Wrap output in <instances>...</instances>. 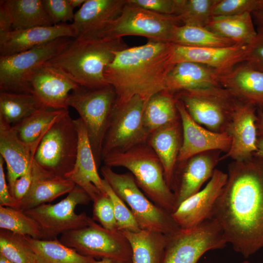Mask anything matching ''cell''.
<instances>
[{
  "instance_id": "cell-1",
  "label": "cell",
  "mask_w": 263,
  "mask_h": 263,
  "mask_svg": "<svg viewBox=\"0 0 263 263\" xmlns=\"http://www.w3.org/2000/svg\"><path fill=\"white\" fill-rule=\"evenodd\" d=\"M209 217L221 226L227 243L248 258L263 248V158L233 161Z\"/></svg>"
},
{
  "instance_id": "cell-2",
  "label": "cell",
  "mask_w": 263,
  "mask_h": 263,
  "mask_svg": "<svg viewBox=\"0 0 263 263\" xmlns=\"http://www.w3.org/2000/svg\"><path fill=\"white\" fill-rule=\"evenodd\" d=\"M173 44L149 39L146 44L115 53L104 70L105 78L114 90L115 105L120 106L138 95L146 102L165 91L172 62Z\"/></svg>"
},
{
  "instance_id": "cell-3",
  "label": "cell",
  "mask_w": 263,
  "mask_h": 263,
  "mask_svg": "<svg viewBox=\"0 0 263 263\" xmlns=\"http://www.w3.org/2000/svg\"><path fill=\"white\" fill-rule=\"evenodd\" d=\"M128 48L122 38L78 37L45 64L53 67L80 87L98 89L109 86L104 70L115 53Z\"/></svg>"
},
{
  "instance_id": "cell-4",
  "label": "cell",
  "mask_w": 263,
  "mask_h": 263,
  "mask_svg": "<svg viewBox=\"0 0 263 263\" xmlns=\"http://www.w3.org/2000/svg\"><path fill=\"white\" fill-rule=\"evenodd\" d=\"M102 159L106 166L128 169L139 188L156 205L170 214L176 209L175 196L166 182L163 166L147 143L110 153Z\"/></svg>"
},
{
  "instance_id": "cell-5",
  "label": "cell",
  "mask_w": 263,
  "mask_h": 263,
  "mask_svg": "<svg viewBox=\"0 0 263 263\" xmlns=\"http://www.w3.org/2000/svg\"><path fill=\"white\" fill-rule=\"evenodd\" d=\"M101 172L114 192L129 207L141 229L168 236L181 230L170 213L156 205L142 192L131 173H118L106 165Z\"/></svg>"
},
{
  "instance_id": "cell-6",
  "label": "cell",
  "mask_w": 263,
  "mask_h": 263,
  "mask_svg": "<svg viewBox=\"0 0 263 263\" xmlns=\"http://www.w3.org/2000/svg\"><path fill=\"white\" fill-rule=\"evenodd\" d=\"M115 99L111 85L94 90L80 86L70 93L68 99L69 107L77 111L85 126L97 167Z\"/></svg>"
},
{
  "instance_id": "cell-7",
  "label": "cell",
  "mask_w": 263,
  "mask_h": 263,
  "mask_svg": "<svg viewBox=\"0 0 263 263\" xmlns=\"http://www.w3.org/2000/svg\"><path fill=\"white\" fill-rule=\"evenodd\" d=\"M77 145V129L68 110L43 135L33 160L44 170L65 177L75 165Z\"/></svg>"
},
{
  "instance_id": "cell-8",
  "label": "cell",
  "mask_w": 263,
  "mask_h": 263,
  "mask_svg": "<svg viewBox=\"0 0 263 263\" xmlns=\"http://www.w3.org/2000/svg\"><path fill=\"white\" fill-rule=\"evenodd\" d=\"M174 95L194 121L216 132H227L240 101L221 86L183 91Z\"/></svg>"
},
{
  "instance_id": "cell-9",
  "label": "cell",
  "mask_w": 263,
  "mask_h": 263,
  "mask_svg": "<svg viewBox=\"0 0 263 263\" xmlns=\"http://www.w3.org/2000/svg\"><path fill=\"white\" fill-rule=\"evenodd\" d=\"M74 38H61L24 52L0 57V92L32 94L30 81L33 74L63 52Z\"/></svg>"
},
{
  "instance_id": "cell-10",
  "label": "cell",
  "mask_w": 263,
  "mask_h": 263,
  "mask_svg": "<svg viewBox=\"0 0 263 263\" xmlns=\"http://www.w3.org/2000/svg\"><path fill=\"white\" fill-rule=\"evenodd\" d=\"M59 241L79 253L119 262H132L131 245L120 231L107 229L91 218L89 225L60 236Z\"/></svg>"
},
{
  "instance_id": "cell-11",
  "label": "cell",
  "mask_w": 263,
  "mask_h": 263,
  "mask_svg": "<svg viewBox=\"0 0 263 263\" xmlns=\"http://www.w3.org/2000/svg\"><path fill=\"white\" fill-rule=\"evenodd\" d=\"M180 23L175 15L154 12L127 0L119 17L97 38L139 36L171 43L174 29Z\"/></svg>"
},
{
  "instance_id": "cell-12",
  "label": "cell",
  "mask_w": 263,
  "mask_h": 263,
  "mask_svg": "<svg viewBox=\"0 0 263 263\" xmlns=\"http://www.w3.org/2000/svg\"><path fill=\"white\" fill-rule=\"evenodd\" d=\"M226 244L219 224L209 217L194 228L169 236L160 263H197L207 251Z\"/></svg>"
},
{
  "instance_id": "cell-13",
  "label": "cell",
  "mask_w": 263,
  "mask_h": 263,
  "mask_svg": "<svg viewBox=\"0 0 263 263\" xmlns=\"http://www.w3.org/2000/svg\"><path fill=\"white\" fill-rule=\"evenodd\" d=\"M92 201L88 193L75 185L67 196L54 204H44L24 211L38 225L44 240L57 238L68 231L87 226L91 219L85 212L77 214V205H87Z\"/></svg>"
},
{
  "instance_id": "cell-14",
  "label": "cell",
  "mask_w": 263,
  "mask_h": 263,
  "mask_svg": "<svg viewBox=\"0 0 263 263\" xmlns=\"http://www.w3.org/2000/svg\"><path fill=\"white\" fill-rule=\"evenodd\" d=\"M146 103L135 95L123 104L114 105L103 144L102 158L110 153L124 151L146 143L149 134L142 120Z\"/></svg>"
},
{
  "instance_id": "cell-15",
  "label": "cell",
  "mask_w": 263,
  "mask_h": 263,
  "mask_svg": "<svg viewBox=\"0 0 263 263\" xmlns=\"http://www.w3.org/2000/svg\"><path fill=\"white\" fill-rule=\"evenodd\" d=\"M227 179V173L215 169L206 186L183 201L171 214L183 230L194 228L209 218Z\"/></svg>"
},
{
  "instance_id": "cell-16",
  "label": "cell",
  "mask_w": 263,
  "mask_h": 263,
  "mask_svg": "<svg viewBox=\"0 0 263 263\" xmlns=\"http://www.w3.org/2000/svg\"><path fill=\"white\" fill-rule=\"evenodd\" d=\"M176 107L182 129V143L177 163L205 151L220 150L226 153L229 150L232 139L228 133L211 131L198 124L192 119L184 104L177 98Z\"/></svg>"
},
{
  "instance_id": "cell-17",
  "label": "cell",
  "mask_w": 263,
  "mask_h": 263,
  "mask_svg": "<svg viewBox=\"0 0 263 263\" xmlns=\"http://www.w3.org/2000/svg\"><path fill=\"white\" fill-rule=\"evenodd\" d=\"M221 152L205 151L177 163L172 189L176 208L183 201L200 190L204 183L211 177L215 166L220 161Z\"/></svg>"
},
{
  "instance_id": "cell-18",
  "label": "cell",
  "mask_w": 263,
  "mask_h": 263,
  "mask_svg": "<svg viewBox=\"0 0 263 263\" xmlns=\"http://www.w3.org/2000/svg\"><path fill=\"white\" fill-rule=\"evenodd\" d=\"M30 84L33 94L43 108L68 110L70 92L80 86L58 69L45 64L32 75Z\"/></svg>"
},
{
  "instance_id": "cell-19",
  "label": "cell",
  "mask_w": 263,
  "mask_h": 263,
  "mask_svg": "<svg viewBox=\"0 0 263 263\" xmlns=\"http://www.w3.org/2000/svg\"><path fill=\"white\" fill-rule=\"evenodd\" d=\"M172 62H193L211 67L220 74L245 61L248 45L236 44L221 47H195L173 44Z\"/></svg>"
},
{
  "instance_id": "cell-20",
  "label": "cell",
  "mask_w": 263,
  "mask_h": 263,
  "mask_svg": "<svg viewBox=\"0 0 263 263\" xmlns=\"http://www.w3.org/2000/svg\"><path fill=\"white\" fill-rule=\"evenodd\" d=\"M78 133L76 157L73 169L65 176L83 189L93 202L107 195L97 172V166L86 129L79 117L74 119Z\"/></svg>"
},
{
  "instance_id": "cell-21",
  "label": "cell",
  "mask_w": 263,
  "mask_h": 263,
  "mask_svg": "<svg viewBox=\"0 0 263 263\" xmlns=\"http://www.w3.org/2000/svg\"><path fill=\"white\" fill-rule=\"evenodd\" d=\"M77 36L76 29L73 23L12 30L0 35V57L24 52L59 38H76Z\"/></svg>"
},
{
  "instance_id": "cell-22",
  "label": "cell",
  "mask_w": 263,
  "mask_h": 263,
  "mask_svg": "<svg viewBox=\"0 0 263 263\" xmlns=\"http://www.w3.org/2000/svg\"><path fill=\"white\" fill-rule=\"evenodd\" d=\"M256 108L252 104L239 101L227 130L232 139L231 146L220 161L227 158L233 161L244 160L252 156L256 151Z\"/></svg>"
},
{
  "instance_id": "cell-23",
  "label": "cell",
  "mask_w": 263,
  "mask_h": 263,
  "mask_svg": "<svg viewBox=\"0 0 263 263\" xmlns=\"http://www.w3.org/2000/svg\"><path fill=\"white\" fill-rule=\"evenodd\" d=\"M127 0H86L75 14L78 37L97 38L120 16Z\"/></svg>"
},
{
  "instance_id": "cell-24",
  "label": "cell",
  "mask_w": 263,
  "mask_h": 263,
  "mask_svg": "<svg viewBox=\"0 0 263 263\" xmlns=\"http://www.w3.org/2000/svg\"><path fill=\"white\" fill-rule=\"evenodd\" d=\"M39 143L33 145L24 143L11 126L0 121V153L6 164L8 186L12 195L16 181L31 165Z\"/></svg>"
},
{
  "instance_id": "cell-25",
  "label": "cell",
  "mask_w": 263,
  "mask_h": 263,
  "mask_svg": "<svg viewBox=\"0 0 263 263\" xmlns=\"http://www.w3.org/2000/svg\"><path fill=\"white\" fill-rule=\"evenodd\" d=\"M32 173L30 188L17 208L22 211L50 202L69 193L76 185L69 179L44 170L34 160L32 164Z\"/></svg>"
},
{
  "instance_id": "cell-26",
  "label": "cell",
  "mask_w": 263,
  "mask_h": 263,
  "mask_svg": "<svg viewBox=\"0 0 263 263\" xmlns=\"http://www.w3.org/2000/svg\"><path fill=\"white\" fill-rule=\"evenodd\" d=\"M218 82L238 100L256 107L263 106V72L245 62L219 74Z\"/></svg>"
},
{
  "instance_id": "cell-27",
  "label": "cell",
  "mask_w": 263,
  "mask_h": 263,
  "mask_svg": "<svg viewBox=\"0 0 263 263\" xmlns=\"http://www.w3.org/2000/svg\"><path fill=\"white\" fill-rule=\"evenodd\" d=\"M146 143L159 158L166 182L172 190L177 159L182 143L180 118L153 131L149 135Z\"/></svg>"
},
{
  "instance_id": "cell-28",
  "label": "cell",
  "mask_w": 263,
  "mask_h": 263,
  "mask_svg": "<svg viewBox=\"0 0 263 263\" xmlns=\"http://www.w3.org/2000/svg\"><path fill=\"white\" fill-rule=\"evenodd\" d=\"M219 74L216 70L200 63H177L174 64L167 75L164 91L175 94L183 91L220 86Z\"/></svg>"
},
{
  "instance_id": "cell-29",
  "label": "cell",
  "mask_w": 263,
  "mask_h": 263,
  "mask_svg": "<svg viewBox=\"0 0 263 263\" xmlns=\"http://www.w3.org/2000/svg\"><path fill=\"white\" fill-rule=\"evenodd\" d=\"M128 240L132 250V263H160L168 236L141 229L137 232L120 231Z\"/></svg>"
},
{
  "instance_id": "cell-30",
  "label": "cell",
  "mask_w": 263,
  "mask_h": 263,
  "mask_svg": "<svg viewBox=\"0 0 263 263\" xmlns=\"http://www.w3.org/2000/svg\"><path fill=\"white\" fill-rule=\"evenodd\" d=\"M205 28L222 38L236 44L249 45L255 39L256 31L251 14L211 17Z\"/></svg>"
},
{
  "instance_id": "cell-31",
  "label": "cell",
  "mask_w": 263,
  "mask_h": 263,
  "mask_svg": "<svg viewBox=\"0 0 263 263\" xmlns=\"http://www.w3.org/2000/svg\"><path fill=\"white\" fill-rule=\"evenodd\" d=\"M36 255L38 263H94V258L82 255L57 238L36 239L24 236Z\"/></svg>"
},
{
  "instance_id": "cell-32",
  "label": "cell",
  "mask_w": 263,
  "mask_h": 263,
  "mask_svg": "<svg viewBox=\"0 0 263 263\" xmlns=\"http://www.w3.org/2000/svg\"><path fill=\"white\" fill-rule=\"evenodd\" d=\"M179 118L176 98L174 94L164 91L147 101L142 115L143 125L149 134Z\"/></svg>"
},
{
  "instance_id": "cell-33",
  "label": "cell",
  "mask_w": 263,
  "mask_h": 263,
  "mask_svg": "<svg viewBox=\"0 0 263 263\" xmlns=\"http://www.w3.org/2000/svg\"><path fill=\"white\" fill-rule=\"evenodd\" d=\"M12 19V30L54 25L42 0H4Z\"/></svg>"
},
{
  "instance_id": "cell-34",
  "label": "cell",
  "mask_w": 263,
  "mask_h": 263,
  "mask_svg": "<svg viewBox=\"0 0 263 263\" xmlns=\"http://www.w3.org/2000/svg\"><path fill=\"white\" fill-rule=\"evenodd\" d=\"M43 108L32 94L0 92V121L10 126Z\"/></svg>"
},
{
  "instance_id": "cell-35",
  "label": "cell",
  "mask_w": 263,
  "mask_h": 263,
  "mask_svg": "<svg viewBox=\"0 0 263 263\" xmlns=\"http://www.w3.org/2000/svg\"><path fill=\"white\" fill-rule=\"evenodd\" d=\"M68 110L43 108L12 127L21 141L33 145L39 142L51 126Z\"/></svg>"
},
{
  "instance_id": "cell-36",
  "label": "cell",
  "mask_w": 263,
  "mask_h": 263,
  "mask_svg": "<svg viewBox=\"0 0 263 263\" xmlns=\"http://www.w3.org/2000/svg\"><path fill=\"white\" fill-rule=\"evenodd\" d=\"M171 43L195 47H221L236 44L204 27L181 25L173 32Z\"/></svg>"
},
{
  "instance_id": "cell-37",
  "label": "cell",
  "mask_w": 263,
  "mask_h": 263,
  "mask_svg": "<svg viewBox=\"0 0 263 263\" xmlns=\"http://www.w3.org/2000/svg\"><path fill=\"white\" fill-rule=\"evenodd\" d=\"M0 228L22 236L44 240L40 227L32 218L19 209L0 206Z\"/></svg>"
},
{
  "instance_id": "cell-38",
  "label": "cell",
  "mask_w": 263,
  "mask_h": 263,
  "mask_svg": "<svg viewBox=\"0 0 263 263\" xmlns=\"http://www.w3.org/2000/svg\"><path fill=\"white\" fill-rule=\"evenodd\" d=\"M217 0H175L174 15L183 25L205 27Z\"/></svg>"
},
{
  "instance_id": "cell-39",
  "label": "cell",
  "mask_w": 263,
  "mask_h": 263,
  "mask_svg": "<svg viewBox=\"0 0 263 263\" xmlns=\"http://www.w3.org/2000/svg\"><path fill=\"white\" fill-rule=\"evenodd\" d=\"M0 254L14 263H38L24 236L0 230Z\"/></svg>"
},
{
  "instance_id": "cell-40",
  "label": "cell",
  "mask_w": 263,
  "mask_h": 263,
  "mask_svg": "<svg viewBox=\"0 0 263 263\" xmlns=\"http://www.w3.org/2000/svg\"><path fill=\"white\" fill-rule=\"evenodd\" d=\"M102 182L105 192L112 202L119 230L137 232L141 230L125 202L114 192L104 179Z\"/></svg>"
},
{
  "instance_id": "cell-41",
  "label": "cell",
  "mask_w": 263,
  "mask_h": 263,
  "mask_svg": "<svg viewBox=\"0 0 263 263\" xmlns=\"http://www.w3.org/2000/svg\"><path fill=\"white\" fill-rule=\"evenodd\" d=\"M263 8V0H217L212 17L239 15Z\"/></svg>"
},
{
  "instance_id": "cell-42",
  "label": "cell",
  "mask_w": 263,
  "mask_h": 263,
  "mask_svg": "<svg viewBox=\"0 0 263 263\" xmlns=\"http://www.w3.org/2000/svg\"><path fill=\"white\" fill-rule=\"evenodd\" d=\"M104 228L113 231H119L115 219L112 202L107 195H103L94 202L93 218Z\"/></svg>"
},
{
  "instance_id": "cell-43",
  "label": "cell",
  "mask_w": 263,
  "mask_h": 263,
  "mask_svg": "<svg viewBox=\"0 0 263 263\" xmlns=\"http://www.w3.org/2000/svg\"><path fill=\"white\" fill-rule=\"evenodd\" d=\"M42 2L54 25L74 20V8L69 0H42Z\"/></svg>"
},
{
  "instance_id": "cell-44",
  "label": "cell",
  "mask_w": 263,
  "mask_h": 263,
  "mask_svg": "<svg viewBox=\"0 0 263 263\" xmlns=\"http://www.w3.org/2000/svg\"><path fill=\"white\" fill-rule=\"evenodd\" d=\"M244 62L254 69L263 72V26L258 27L255 39L248 45Z\"/></svg>"
},
{
  "instance_id": "cell-45",
  "label": "cell",
  "mask_w": 263,
  "mask_h": 263,
  "mask_svg": "<svg viewBox=\"0 0 263 263\" xmlns=\"http://www.w3.org/2000/svg\"><path fill=\"white\" fill-rule=\"evenodd\" d=\"M142 8L163 15H174L175 0H129Z\"/></svg>"
},
{
  "instance_id": "cell-46",
  "label": "cell",
  "mask_w": 263,
  "mask_h": 263,
  "mask_svg": "<svg viewBox=\"0 0 263 263\" xmlns=\"http://www.w3.org/2000/svg\"><path fill=\"white\" fill-rule=\"evenodd\" d=\"M4 160L0 156V206L17 208V202L11 194L3 168Z\"/></svg>"
},
{
  "instance_id": "cell-47",
  "label": "cell",
  "mask_w": 263,
  "mask_h": 263,
  "mask_svg": "<svg viewBox=\"0 0 263 263\" xmlns=\"http://www.w3.org/2000/svg\"><path fill=\"white\" fill-rule=\"evenodd\" d=\"M32 181L31 164L26 172L16 181L14 186L13 195L17 202V207L19 204L28 192Z\"/></svg>"
},
{
  "instance_id": "cell-48",
  "label": "cell",
  "mask_w": 263,
  "mask_h": 263,
  "mask_svg": "<svg viewBox=\"0 0 263 263\" xmlns=\"http://www.w3.org/2000/svg\"><path fill=\"white\" fill-rule=\"evenodd\" d=\"M12 30V19L4 0L0 1V35Z\"/></svg>"
},
{
  "instance_id": "cell-49",
  "label": "cell",
  "mask_w": 263,
  "mask_h": 263,
  "mask_svg": "<svg viewBox=\"0 0 263 263\" xmlns=\"http://www.w3.org/2000/svg\"><path fill=\"white\" fill-rule=\"evenodd\" d=\"M256 126L258 137H263V110L261 107L257 112Z\"/></svg>"
},
{
  "instance_id": "cell-50",
  "label": "cell",
  "mask_w": 263,
  "mask_h": 263,
  "mask_svg": "<svg viewBox=\"0 0 263 263\" xmlns=\"http://www.w3.org/2000/svg\"><path fill=\"white\" fill-rule=\"evenodd\" d=\"M256 146L257 150L253 154L263 158V137H258Z\"/></svg>"
},
{
  "instance_id": "cell-51",
  "label": "cell",
  "mask_w": 263,
  "mask_h": 263,
  "mask_svg": "<svg viewBox=\"0 0 263 263\" xmlns=\"http://www.w3.org/2000/svg\"><path fill=\"white\" fill-rule=\"evenodd\" d=\"M252 14L258 26H263V8L253 12Z\"/></svg>"
},
{
  "instance_id": "cell-52",
  "label": "cell",
  "mask_w": 263,
  "mask_h": 263,
  "mask_svg": "<svg viewBox=\"0 0 263 263\" xmlns=\"http://www.w3.org/2000/svg\"><path fill=\"white\" fill-rule=\"evenodd\" d=\"M86 0H69L71 6L74 8L81 6Z\"/></svg>"
},
{
  "instance_id": "cell-53",
  "label": "cell",
  "mask_w": 263,
  "mask_h": 263,
  "mask_svg": "<svg viewBox=\"0 0 263 263\" xmlns=\"http://www.w3.org/2000/svg\"><path fill=\"white\" fill-rule=\"evenodd\" d=\"M94 263H132V262H119L104 259L98 261H96Z\"/></svg>"
},
{
  "instance_id": "cell-54",
  "label": "cell",
  "mask_w": 263,
  "mask_h": 263,
  "mask_svg": "<svg viewBox=\"0 0 263 263\" xmlns=\"http://www.w3.org/2000/svg\"><path fill=\"white\" fill-rule=\"evenodd\" d=\"M0 263H14L0 254Z\"/></svg>"
},
{
  "instance_id": "cell-55",
  "label": "cell",
  "mask_w": 263,
  "mask_h": 263,
  "mask_svg": "<svg viewBox=\"0 0 263 263\" xmlns=\"http://www.w3.org/2000/svg\"><path fill=\"white\" fill-rule=\"evenodd\" d=\"M241 263H249V262L247 261H243V262Z\"/></svg>"
}]
</instances>
